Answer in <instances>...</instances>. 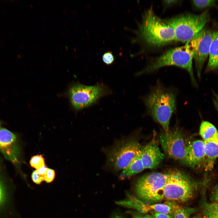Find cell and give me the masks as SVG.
<instances>
[{
	"mask_svg": "<svg viewBox=\"0 0 218 218\" xmlns=\"http://www.w3.org/2000/svg\"><path fill=\"white\" fill-rule=\"evenodd\" d=\"M135 31L137 38L147 45L159 47L175 41L173 28L156 15L152 7L144 13Z\"/></svg>",
	"mask_w": 218,
	"mask_h": 218,
	"instance_id": "6da1fadb",
	"label": "cell"
},
{
	"mask_svg": "<svg viewBox=\"0 0 218 218\" xmlns=\"http://www.w3.org/2000/svg\"><path fill=\"white\" fill-rule=\"evenodd\" d=\"M143 100L148 114L164 131L168 130L171 117L176 110L174 92L159 83L153 87Z\"/></svg>",
	"mask_w": 218,
	"mask_h": 218,
	"instance_id": "7a4b0ae2",
	"label": "cell"
},
{
	"mask_svg": "<svg viewBox=\"0 0 218 218\" xmlns=\"http://www.w3.org/2000/svg\"><path fill=\"white\" fill-rule=\"evenodd\" d=\"M193 53L186 44L184 46L171 49L152 61L145 68L137 73L139 75L153 72L162 67L175 66L187 70L191 81L195 84L193 73L192 63Z\"/></svg>",
	"mask_w": 218,
	"mask_h": 218,
	"instance_id": "3957f363",
	"label": "cell"
},
{
	"mask_svg": "<svg viewBox=\"0 0 218 218\" xmlns=\"http://www.w3.org/2000/svg\"><path fill=\"white\" fill-rule=\"evenodd\" d=\"M164 190V199L180 203L193 199L201 184L183 172L178 170L168 173Z\"/></svg>",
	"mask_w": 218,
	"mask_h": 218,
	"instance_id": "277c9868",
	"label": "cell"
},
{
	"mask_svg": "<svg viewBox=\"0 0 218 218\" xmlns=\"http://www.w3.org/2000/svg\"><path fill=\"white\" fill-rule=\"evenodd\" d=\"M209 18L206 10L199 15H183L165 20L174 29L175 41L185 42L204 28Z\"/></svg>",
	"mask_w": 218,
	"mask_h": 218,
	"instance_id": "5b68a950",
	"label": "cell"
},
{
	"mask_svg": "<svg viewBox=\"0 0 218 218\" xmlns=\"http://www.w3.org/2000/svg\"><path fill=\"white\" fill-rule=\"evenodd\" d=\"M169 173L156 172L144 175L136 181L135 191L139 199L150 204L164 199V190Z\"/></svg>",
	"mask_w": 218,
	"mask_h": 218,
	"instance_id": "8992f818",
	"label": "cell"
},
{
	"mask_svg": "<svg viewBox=\"0 0 218 218\" xmlns=\"http://www.w3.org/2000/svg\"><path fill=\"white\" fill-rule=\"evenodd\" d=\"M111 93L109 88L102 84L92 86L77 84L70 88L69 96L73 107L80 110L92 105Z\"/></svg>",
	"mask_w": 218,
	"mask_h": 218,
	"instance_id": "52a82bcc",
	"label": "cell"
},
{
	"mask_svg": "<svg viewBox=\"0 0 218 218\" xmlns=\"http://www.w3.org/2000/svg\"><path fill=\"white\" fill-rule=\"evenodd\" d=\"M141 147L134 139L120 141L108 152L107 162L116 171L123 170L140 154Z\"/></svg>",
	"mask_w": 218,
	"mask_h": 218,
	"instance_id": "ba28073f",
	"label": "cell"
},
{
	"mask_svg": "<svg viewBox=\"0 0 218 218\" xmlns=\"http://www.w3.org/2000/svg\"><path fill=\"white\" fill-rule=\"evenodd\" d=\"M159 141L167 155L186 164L187 143L181 131L177 128L164 131L160 135Z\"/></svg>",
	"mask_w": 218,
	"mask_h": 218,
	"instance_id": "9c48e42d",
	"label": "cell"
},
{
	"mask_svg": "<svg viewBox=\"0 0 218 218\" xmlns=\"http://www.w3.org/2000/svg\"><path fill=\"white\" fill-rule=\"evenodd\" d=\"M214 33L210 29L204 28L186 43L193 52V58L199 78L204 62L209 56Z\"/></svg>",
	"mask_w": 218,
	"mask_h": 218,
	"instance_id": "30bf717a",
	"label": "cell"
},
{
	"mask_svg": "<svg viewBox=\"0 0 218 218\" xmlns=\"http://www.w3.org/2000/svg\"><path fill=\"white\" fill-rule=\"evenodd\" d=\"M14 189L12 180L0 156V218H13L14 216Z\"/></svg>",
	"mask_w": 218,
	"mask_h": 218,
	"instance_id": "8fae6325",
	"label": "cell"
},
{
	"mask_svg": "<svg viewBox=\"0 0 218 218\" xmlns=\"http://www.w3.org/2000/svg\"><path fill=\"white\" fill-rule=\"evenodd\" d=\"M0 153L19 170L21 150L18 137L15 133L5 128L0 129Z\"/></svg>",
	"mask_w": 218,
	"mask_h": 218,
	"instance_id": "7c38bea8",
	"label": "cell"
},
{
	"mask_svg": "<svg viewBox=\"0 0 218 218\" xmlns=\"http://www.w3.org/2000/svg\"><path fill=\"white\" fill-rule=\"evenodd\" d=\"M164 157L155 138L147 144L141 147L140 158L145 169H152L156 167Z\"/></svg>",
	"mask_w": 218,
	"mask_h": 218,
	"instance_id": "4fadbf2b",
	"label": "cell"
},
{
	"mask_svg": "<svg viewBox=\"0 0 218 218\" xmlns=\"http://www.w3.org/2000/svg\"><path fill=\"white\" fill-rule=\"evenodd\" d=\"M206 164L204 142L197 140L187 144L186 164L193 168L200 167Z\"/></svg>",
	"mask_w": 218,
	"mask_h": 218,
	"instance_id": "5bb4252c",
	"label": "cell"
},
{
	"mask_svg": "<svg viewBox=\"0 0 218 218\" xmlns=\"http://www.w3.org/2000/svg\"><path fill=\"white\" fill-rule=\"evenodd\" d=\"M126 197L123 200L117 201L118 205L128 208H132L140 213H146L150 211L148 204L137 198L128 192H127Z\"/></svg>",
	"mask_w": 218,
	"mask_h": 218,
	"instance_id": "9a60e30c",
	"label": "cell"
},
{
	"mask_svg": "<svg viewBox=\"0 0 218 218\" xmlns=\"http://www.w3.org/2000/svg\"><path fill=\"white\" fill-rule=\"evenodd\" d=\"M218 68V30L214 31L210 45L209 61L206 70L209 71Z\"/></svg>",
	"mask_w": 218,
	"mask_h": 218,
	"instance_id": "2e32d148",
	"label": "cell"
},
{
	"mask_svg": "<svg viewBox=\"0 0 218 218\" xmlns=\"http://www.w3.org/2000/svg\"><path fill=\"white\" fill-rule=\"evenodd\" d=\"M145 169L142 164L140 154L135 157L121 173L120 177L124 179L140 172Z\"/></svg>",
	"mask_w": 218,
	"mask_h": 218,
	"instance_id": "e0dca14e",
	"label": "cell"
},
{
	"mask_svg": "<svg viewBox=\"0 0 218 218\" xmlns=\"http://www.w3.org/2000/svg\"><path fill=\"white\" fill-rule=\"evenodd\" d=\"M199 134L204 141L213 140L218 138V131L210 123L203 121L200 124Z\"/></svg>",
	"mask_w": 218,
	"mask_h": 218,
	"instance_id": "ac0fdd59",
	"label": "cell"
},
{
	"mask_svg": "<svg viewBox=\"0 0 218 218\" xmlns=\"http://www.w3.org/2000/svg\"><path fill=\"white\" fill-rule=\"evenodd\" d=\"M203 197L201 204L204 218H218V202L207 201L205 192H203Z\"/></svg>",
	"mask_w": 218,
	"mask_h": 218,
	"instance_id": "d6986e66",
	"label": "cell"
},
{
	"mask_svg": "<svg viewBox=\"0 0 218 218\" xmlns=\"http://www.w3.org/2000/svg\"><path fill=\"white\" fill-rule=\"evenodd\" d=\"M204 142L206 164H210L218 157V138Z\"/></svg>",
	"mask_w": 218,
	"mask_h": 218,
	"instance_id": "ffe728a7",
	"label": "cell"
},
{
	"mask_svg": "<svg viewBox=\"0 0 218 218\" xmlns=\"http://www.w3.org/2000/svg\"><path fill=\"white\" fill-rule=\"evenodd\" d=\"M178 205L171 202H167L165 203H157L148 204L150 211L165 214H173V212Z\"/></svg>",
	"mask_w": 218,
	"mask_h": 218,
	"instance_id": "44dd1931",
	"label": "cell"
},
{
	"mask_svg": "<svg viewBox=\"0 0 218 218\" xmlns=\"http://www.w3.org/2000/svg\"><path fill=\"white\" fill-rule=\"evenodd\" d=\"M197 211L195 208L181 207L178 206L173 212V218H190L191 215Z\"/></svg>",
	"mask_w": 218,
	"mask_h": 218,
	"instance_id": "7402d4cb",
	"label": "cell"
},
{
	"mask_svg": "<svg viewBox=\"0 0 218 218\" xmlns=\"http://www.w3.org/2000/svg\"><path fill=\"white\" fill-rule=\"evenodd\" d=\"M29 162L31 166L36 170L45 166V159L41 155L33 156Z\"/></svg>",
	"mask_w": 218,
	"mask_h": 218,
	"instance_id": "603a6c76",
	"label": "cell"
},
{
	"mask_svg": "<svg viewBox=\"0 0 218 218\" xmlns=\"http://www.w3.org/2000/svg\"><path fill=\"white\" fill-rule=\"evenodd\" d=\"M216 2L214 0H193L192 2L197 8H203L214 5Z\"/></svg>",
	"mask_w": 218,
	"mask_h": 218,
	"instance_id": "cb8c5ba5",
	"label": "cell"
},
{
	"mask_svg": "<svg viewBox=\"0 0 218 218\" xmlns=\"http://www.w3.org/2000/svg\"><path fill=\"white\" fill-rule=\"evenodd\" d=\"M102 59L104 63L107 65H109L114 62V58L111 52L107 51L103 54Z\"/></svg>",
	"mask_w": 218,
	"mask_h": 218,
	"instance_id": "d4e9b609",
	"label": "cell"
},
{
	"mask_svg": "<svg viewBox=\"0 0 218 218\" xmlns=\"http://www.w3.org/2000/svg\"><path fill=\"white\" fill-rule=\"evenodd\" d=\"M55 177L54 171L52 169L48 168L44 177V181L47 183H50L53 181Z\"/></svg>",
	"mask_w": 218,
	"mask_h": 218,
	"instance_id": "484cf974",
	"label": "cell"
},
{
	"mask_svg": "<svg viewBox=\"0 0 218 218\" xmlns=\"http://www.w3.org/2000/svg\"><path fill=\"white\" fill-rule=\"evenodd\" d=\"M31 177L33 181L37 184H40L44 181V178L40 175L36 170L32 173Z\"/></svg>",
	"mask_w": 218,
	"mask_h": 218,
	"instance_id": "4316f807",
	"label": "cell"
},
{
	"mask_svg": "<svg viewBox=\"0 0 218 218\" xmlns=\"http://www.w3.org/2000/svg\"><path fill=\"white\" fill-rule=\"evenodd\" d=\"M210 199L211 202H218V183L214 187Z\"/></svg>",
	"mask_w": 218,
	"mask_h": 218,
	"instance_id": "83f0119b",
	"label": "cell"
},
{
	"mask_svg": "<svg viewBox=\"0 0 218 218\" xmlns=\"http://www.w3.org/2000/svg\"><path fill=\"white\" fill-rule=\"evenodd\" d=\"M133 218H155L152 215L143 214L138 212H130Z\"/></svg>",
	"mask_w": 218,
	"mask_h": 218,
	"instance_id": "f1b7e54d",
	"label": "cell"
},
{
	"mask_svg": "<svg viewBox=\"0 0 218 218\" xmlns=\"http://www.w3.org/2000/svg\"><path fill=\"white\" fill-rule=\"evenodd\" d=\"M150 212L155 218H173L170 215L160 213L154 211H151Z\"/></svg>",
	"mask_w": 218,
	"mask_h": 218,
	"instance_id": "f546056e",
	"label": "cell"
},
{
	"mask_svg": "<svg viewBox=\"0 0 218 218\" xmlns=\"http://www.w3.org/2000/svg\"><path fill=\"white\" fill-rule=\"evenodd\" d=\"M48 169V168H47L45 166L38 169L36 170L40 175L44 178V176L45 174Z\"/></svg>",
	"mask_w": 218,
	"mask_h": 218,
	"instance_id": "4dcf8cb0",
	"label": "cell"
},
{
	"mask_svg": "<svg viewBox=\"0 0 218 218\" xmlns=\"http://www.w3.org/2000/svg\"><path fill=\"white\" fill-rule=\"evenodd\" d=\"M178 1L177 0H165L164 1V3L167 5H170L176 3Z\"/></svg>",
	"mask_w": 218,
	"mask_h": 218,
	"instance_id": "1f68e13d",
	"label": "cell"
},
{
	"mask_svg": "<svg viewBox=\"0 0 218 218\" xmlns=\"http://www.w3.org/2000/svg\"><path fill=\"white\" fill-rule=\"evenodd\" d=\"M215 99L214 100V102L218 105V94H214Z\"/></svg>",
	"mask_w": 218,
	"mask_h": 218,
	"instance_id": "d6a6232c",
	"label": "cell"
},
{
	"mask_svg": "<svg viewBox=\"0 0 218 218\" xmlns=\"http://www.w3.org/2000/svg\"><path fill=\"white\" fill-rule=\"evenodd\" d=\"M112 218H123L121 216L116 215L113 216Z\"/></svg>",
	"mask_w": 218,
	"mask_h": 218,
	"instance_id": "836d02e7",
	"label": "cell"
},
{
	"mask_svg": "<svg viewBox=\"0 0 218 218\" xmlns=\"http://www.w3.org/2000/svg\"><path fill=\"white\" fill-rule=\"evenodd\" d=\"M193 218H203L200 216L198 215L194 216Z\"/></svg>",
	"mask_w": 218,
	"mask_h": 218,
	"instance_id": "e575fe53",
	"label": "cell"
},
{
	"mask_svg": "<svg viewBox=\"0 0 218 218\" xmlns=\"http://www.w3.org/2000/svg\"><path fill=\"white\" fill-rule=\"evenodd\" d=\"M214 104L215 105V106L216 107V108L217 111L218 112V105L216 103H214Z\"/></svg>",
	"mask_w": 218,
	"mask_h": 218,
	"instance_id": "d590c367",
	"label": "cell"
},
{
	"mask_svg": "<svg viewBox=\"0 0 218 218\" xmlns=\"http://www.w3.org/2000/svg\"><path fill=\"white\" fill-rule=\"evenodd\" d=\"M2 121H1L0 120V129L2 128L1 127H2Z\"/></svg>",
	"mask_w": 218,
	"mask_h": 218,
	"instance_id": "8d00e7d4",
	"label": "cell"
}]
</instances>
